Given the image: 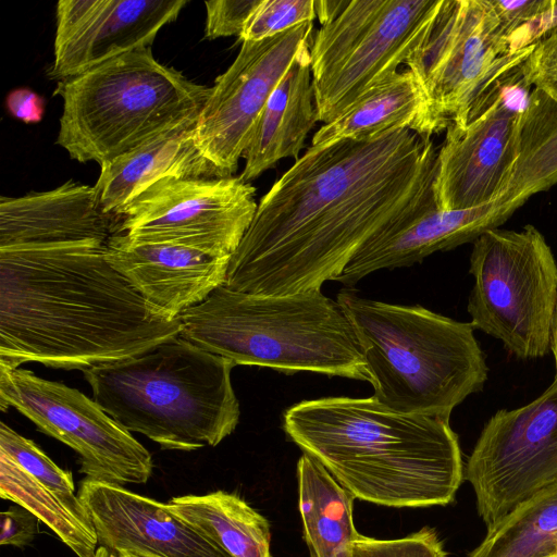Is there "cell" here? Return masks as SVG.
Returning a JSON list of instances; mask_svg holds the SVG:
<instances>
[{
  "label": "cell",
  "mask_w": 557,
  "mask_h": 557,
  "mask_svg": "<svg viewBox=\"0 0 557 557\" xmlns=\"http://www.w3.org/2000/svg\"><path fill=\"white\" fill-rule=\"evenodd\" d=\"M438 148L408 128L309 147L261 197L224 286L321 290L373 236L436 208Z\"/></svg>",
  "instance_id": "cell-1"
},
{
  "label": "cell",
  "mask_w": 557,
  "mask_h": 557,
  "mask_svg": "<svg viewBox=\"0 0 557 557\" xmlns=\"http://www.w3.org/2000/svg\"><path fill=\"white\" fill-rule=\"evenodd\" d=\"M91 242L0 250V366L82 370L178 336Z\"/></svg>",
  "instance_id": "cell-2"
},
{
  "label": "cell",
  "mask_w": 557,
  "mask_h": 557,
  "mask_svg": "<svg viewBox=\"0 0 557 557\" xmlns=\"http://www.w3.org/2000/svg\"><path fill=\"white\" fill-rule=\"evenodd\" d=\"M283 431L355 499L387 507L446 506L465 480L449 420L394 411L373 396L302 400Z\"/></svg>",
  "instance_id": "cell-3"
},
{
  "label": "cell",
  "mask_w": 557,
  "mask_h": 557,
  "mask_svg": "<svg viewBox=\"0 0 557 557\" xmlns=\"http://www.w3.org/2000/svg\"><path fill=\"white\" fill-rule=\"evenodd\" d=\"M235 366L178 335L83 372L92 399L125 430L162 449L190 451L216 446L236 429Z\"/></svg>",
  "instance_id": "cell-4"
},
{
  "label": "cell",
  "mask_w": 557,
  "mask_h": 557,
  "mask_svg": "<svg viewBox=\"0 0 557 557\" xmlns=\"http://www.w3.org/2000/svg\"><path fill=\"white\" fill-rule=\"evenodd\" d=\"M363 355L373 397L401 413L449 420L482 391L488 367L474 327L422 306L394 305L342 289L336 297Z\"/></svg>",
  "instance_id": "cell-5"
},
{
  "label": "cell",
  "mask_w": 557,
  "mask_h": 557,
  "mask_svg": "<svg viewBox=\"0 0 557 557\" xmlns=\"http://www.w3.org/2000/svg\"><path fill=\"white\" fill-rule=\"evenodd\" d=\"M180 322L181 337L236 366L370 381L350 321L321 290L259 296L222 285Z\"/></svg>",
  "instance_id": "cell-6"
},
{
  "label": "cell",
  "mask_w": 557,
  "mask_h": 557,
  "mask_svg": "<svg viewBox=\"0 0 557 557\" xmlns=\"http://www.w3.org/2000/svg\"><path fill=\"white\" fill-rule=\"evenodd\" d=\"M63 100L57 144L100 168L198 119L211 87L161 64L151 47L111 59L59 82Z\"/></svg>",
  "instance_id": "cell-7"
},
{
  "label": "cell",
  "mask_w": 557,
  "mask_h": 557,
  "mask_svg": "<svg viewBox=\"0 0 557 557\" xmlns=\"http://www.w3.org/2000/svg\"><path fill=\"white\" fill-rule=\"evenodd\" d=\"M443 0H345L310 46L318 122H332L406 64L426 40Z\"/></svg>",
  "instance_id": "cell-8"
},
{
  "label": "cell",
  "mask_w": 557,
  "mask_h": 557,
  "mask_svg": "<svg viewBox=\"0 0 557 557\" xmlns=\"http://www.w3.org/2000/svg\"><path fill=\"white\" fill-rule=\"evenodd\" d=\"M474 278L468 312L474 329L499 339L519 359L550 350L557 304V262L544 235L531 224L493 228L470 256Z\"/></svg>",
  "instance_id": "cell-9"
},
{
  "label": "cell",
  "mask_w": 557,
  "mask_h": 557,
  "mask_svg": "<svg viewBox=\"0 0 557 557\" xmlns=\"http://www.w3.org/2000/svg\"><path fill=\"white\" fill-rule=\"evenodd\" d=\"M533 46L513 52L484 84L461 122L446 128L433 182L438 210L480 207L504 194L517 159L519 121L532 90L521 63Z\"/></svg>",
  "instance_id": "cell-10"
},
{
  "label": "cell",
  "mask_w": 557,
  "mask_h": 557,
  "mask_svg": "<svg viewBox=\"0 0 557 557\" xmlns=\"http://www.w3.org/2000/svg\"><path fill=\"white\" fill-rule=\"evenodd\" d=\"M9 407L72 448L85 480L122 486L146 483L151 476L150 453L78 389L0 366V408Z\"/></svg>",
  "instance_id": "cell-11"
},
{
  "label": "cell",
  "mask_w": 557,
  "mask_h": 557,
  "mask_svg": "<svg viewBox=\"0 0 557 557\" xmlns=\"http://www.w3.org/2000/svg\"><path fill=\"white\" fill-rule=\"evenodd\" d=\"M510 52L490 0H443L426 40L406 62L426 100V135L463 119Z\"/></svg>",
  "instance_id": "cell-12"
},
{
  "label": "cell",
  "mask_w": 557,
  "mask_h": 557,
  "mask_svg": "<svg viewBox=\"0 0 557 557\" xmlns=\"http://www.w3.org/2000/svg\"><path fill=\"white\" fill-rule=\"evenodd\" d=\"M465 480L486 528L557 483V374L532 403L488 419L465 465Z\"/></svg>",
  "instance_id": "cell-13"
},
{
  "label": "cell",
  "mask_w": 557,
  "mask_h": 557,
  "mask_svg": "<svg viewBox=\"0 0 557 557\" xmlns=\"http://www.w3.org/2000/svg\"><path fill=\"white\" fill-rule=\"evenodd\" d=\"M256 188L239 176L161 180L121 212L120 233L231 257L249 228Z\"/></svg>",
  "instance_id": "cell-14"
},
{
  "label": "cell",
  "mask_w": 557,
  "mask_h": 557,
  "mask_svg": "<svg viewBox=\"0 0 557 557\" xmlns=\"http://www.w3.org/2000/svg\"><path fill=\"white\" fill-rule=\"evenodd\" d=\"M312 22L259 41H243L228 69L216 77L195 127L202 157L220 177L233 176L258 119L294 61L312 42Z\"/></svg>",
  "instance_id": "cell-15"
},
{
  "label": "cell",
  "mask_w": 557,
  "mask_h": 557,
  "mask_svg": "<svg viewBox=\"0 0 557 557\" xmlns=\"http://www.w3.org/2000/svg\"><path fill=\"white\" fill-rule=\"evenodd\" d=\"M186 0H60L53 62L59 82L126 52L150 47L159 30L176 20Z\"/></svg>",
  "instance_id": "cell-16"
},
{
  "label": "cell",
  "mask_w": 557,
  "mask_h": 557,
  "mask_svg": "<svg viewBox=\"0 0 557 557\" xmlns=\"http://www.w3.org/2000/svg\"><path fill=\"white\" fill-rule=\"evenodd\" d=\"M77 496L99 546L126 557H227L166 504L116 484L84 480Z\"/></svg>",
  "instance_id": "cell-17"
},
{
  "label": "cell",
  "mask_w": 557,
  "mask_h": 557,
  "mask_svg": "<svg viewBox=\"0 0 557 557\" xmlns=\"http://www.w3.org/2000/svg\"><path fill=\"white\" fill-rule=\"evenodd\" d=\"M106 259L158 313L174 320L224 285L231 257L117 233Z\"/></svg>",
  "instance_id": "cell-18"
},
{
  "label": "cell",
  "mask_w": 557,
  "mask_h": 557,
  "mask_svg": "<svg viewBox=\"0 0 557 557\" xmlns=\"http://www.w3.org/2000/svg\"><path fill=\"white\" fill-rule=\"evenodd\" d=\"M516 211L496 201L463 210L434 208L373 236L335 281L352 287L377 270L410 267L436 251L473 243L486 231L498 228Z\"/></svg>",
  "instance_id": "cell-19"
},
{
  "label": "cell",
  "mask_w": 557,
  "mask_h": 557,
  "mask_svg": "<svg viewBox=\"0 0 557 557\" xmlns=\"http://www.w3.org/2000/svg\"><path fill=\"white\" fill-rule=\"evenodd\" d=\"M117 215L104 212L94 186L67 181L59 187L0 198V250L82 243L108 244Z\"/></svg>",
  "instance_id": "cell-20"
},
{
  "label": "cell",
  "mask_w": 557,
  "mask_h": 557,
  "mask_svg": "<svg viewBox=\"0 0 557 557\" xmlns=\"http://www.w3.org/2000/svg\"><path fill=\"white\" fill-rule=\"evenodd\" d=\"M196 123L169 131L102 165L94 185L100 208L120 216L128 203L161 180L220 177L197 148Z\"/></svg>",
  "instance_id": "cell-21"
},
{
  "label": "cell",
  "mask_w": 557,
  "mask_h": 557,
  "mask_svg": "<svg viewBox=\"0 0 557 557\" xmlns=\"http://www.w3.org/2000/svg\"><path fill=\"white\" fill-rule=\"evenodd\" d=\"M318 122L310 48L289 66L269 97L245 151L239 177L250 182L286 158H299Z\"/></svg>",
  "instance_id": "cell-22"
},
{
  "label": "cell",
  "mask_w": 557,
  "mask_h": 557,
  "mask_svg": "<svg viewBox=\"0 0 557 557\" xmlns=\"http://www.w3.org/2000/svg\"><path fill=\"white\" fill-rule=\"evenodd\" d=\"M408 128L426 135V100L409 71L395 72L355 101L343 114L323 124L311 147H325L343 139H358L392 129Z\"/></svg>",
  "instance_id": "cell-23"
},
{
  "label": "cell",
  "mask_w": 557,
  "mask_h": 557,
  "mask_svg": "<svg viewBox=\"0 0 557 557\" xmlns=\"http://www.w3.org/2000/svg\"><path fill=\"white\" fill-rule=\"evenodd\" d=\"M298 509L310 557H352L360 533L354 522L355 497L317 460L297 462Z\"/></svg>",
  "instance_id": "cell-24"
},
{
  "label": "cell",
  "mask_w": 557,
  "mask_h": 557,
  "mask_svg": "<svg viewBox=\"0 0 557 557\" xmlns=\"http://www.w3.org/2000/svg\"><path fill=\"white\" fill-rule=\"evenodd\" d=\"M166 506L227 557H272L268 520L234 493L177 496Z\"/></svg>",
  "instance_id": "cell-25"
},
{
  "label": "cell",
  "mask_w": 557,
  "mask_h": 557,
  "mask_svg": "<svg viewBox=\"0 0 557 557\" xmlns=\"http://www.w3.org/2000/svg\"><path fill=\"white\" fill-rule=\"evenodd\" d=\"M557 183V102L532 88L520 117L517 159L497 200L519 209L531 196Z\"/></svg>",
  "instance_id": "cell-26"
},
{
  "label": "cell",
  "mask_w": 557,
  "mask_h": 557,
  "mask_svg": "<svg viewBox=\"0 0 557 557\" xmlns=\"http://www.w3.org/2000/svg\"><path fill=\"white\" fill-rule=\"evenodd\" d=\"M0 496L35 515L78 557L95 556L98 536L84 504H71L3 451H0Z\"/></svg>",
  "instance_id": "cell-27"
},
{
  "label": "cell",
  "mask_w": 557,
  "mask_h": 557,
  "mask_svg": "<svg viewBox=\"0 0 557 557\" xmlns=\"http://www.w3.org/2000/svg\"><path fill=\"white\" fill-rule=\"evenodd\" d=\"M467 557H557V483L487 528Z\"/></svg>",
  "instance_id": "cell-28"
},
{
  "label": "cell",
  "mask_w": 557,
  "mask_h": 557,
  "mask_svg": "<svg viewBox=\"0 0 557 557\" xmlns=\"http://www.w3.org/2000/svg\"><path fill=\"white\" fill-rule=\"evenodd\" d=\"M510 52L536 44L557 26L555 0H490Z\"/></svg>",
  "instance_id": "cell-29"
},
{
  "label": "cell",
  "mask_w": 557,
  "mask_h": 557,
  "mask_svg": "<svg viewBox=\"0 0 557 557\" xmlns=\"http://www.w3.org/2000/svg\"><path fill=\"white\" fill-rule=\"evenodd\" d=\"M0 451L71 504H83L75 495L72 473L60 468L33 441L22 436L4 422L0 423Z\"/></svg>",
  "instance_id": "cell-30"
},
{
  "label": "cell",
  "mask_w": 557,
  "mask_h": 557,
  "mask_svg": "<svg viewBox=\"0 0 557 557\" xmlns=\"http://www.w3.org/2000/svg\"><path fill=\"white\" fill-rule=\"evenodd\" d=\"M314 17L315 0H260L238 38L242 42L263 40Z\"/></svg>",
  "instance_id": "cell-31"
},
{
  "label": "cell",
  "mask_w": 557,
  "mask_h": 557,
  "mask_svg": "<svg viewBox=\"0 0 557 557\" xmlns=\"http://www.w3.org/2000/svg\"><path fill=\"white\" fill-rule=\"evenodd\" d=\"M352 557H447L438 532L430 527L399 539H374L359 534Z\"/></svg>",
  "instance_id": "cell-32"
},
{
  "label": "cell",
  "mask_w": 557,
  "mask_h": 557,
  "mask_svg": "<svg viewBox=\"0 0 557 557\" xmlns=\"http://www.w3.org/2000/svg\"><path fill=\"white\" fill-rule=\"evenodd\" d=\"M521 71L532 88L557 102V26L534 44Z\"/></svg>",
  "instance_id": "cell-33"
},
{
  "label": "cell",
  "mask_w": 557,
  "mask_h": 557,
  "mask_svg": "<svg viewBox=\"0 0 557 557\" xmlns=\"http://www.w3.org/2000/svg\"><path fill=\"white\" fill-rule=\"evenodd\" d=\"M260 0H214L206 1L205 37L240 36L245 23Z\"/></svg>",
  "instance_id": "cell-34"
},
{
  "label": "cell",
  "mask_w": 557,
  "mask_h": 557,
  "mask_svg": "<svg viewBox=\"0 0 557 557\" xmlns=\"http://www.w3.org/2000/svg\"><path fill=\"white\" fill-rule=\"evenodd\" d=\"M1 545L24 547L33 542L37 533L35 515L22 506L11 507L1 512Z\"/></svg>",
  "instance_id": "cell-35"
},
{
  "label": "cell",
  "mask_w": 557,
  "mask_h": 557,
  "mask_svg": "<svg viewBox=\"0 0 557 557\" xmlns=\"http://www.w3.org/2000/svg\"><path fill=\"white\" fill-rule=\"evenodd\" d=\"M9 113L24 123L40 122L44 116V99L28 88H15L5 98Z\"/></svg>",
  "instance_id": "cell-36"
},
{
  "label": "cell",
  "mask_w": 557,
  "mask_h": 557,
  "mask_svg": "<svg viewBox=\"0 0 557 557\" xmlns=\"http://www.w3.org/2000/svg\"><path fill=\"white\" fill-rule=\"evenodd\" d=\"M345 4V0H315V14L320 24L334 18Z\"/></svg>",
  "instance_id": "cell-37"
},
{
  "label": "cell",
  "mask_w": 557,
  "mask_h": 557,
  "mask_svg": "<svg viewBox=\"0 0 557 557\" xmlns=\"http://www.w3.org/2000/svg\"><path fill=\"white\" fill-rule=\"evenodd\" d=\"M550 351L554 356L556 374H557V304H556L554 321H553V326H552Z\"/></svg>",
  "instance_id": "cell-38"
},
{
  "label": "cell",
  "mask_w": 557,
  "mask_h": 557,
  "mask_svg": "<svg viewBox=\"0 0 557 557\" xmlns=\"http://www.w3.org/2000/svg\"><path fill=\"white\" fill-rule=\"evenodd\" d=\"M94 557H124L122 555H119L114 552L109 550L108 548L103 546H99L96 550V554Z\"/></svg>",
  "instance_id": "cell-39"
},
{
  "label": "cell",
  "mask_w": 557,
  "mask_h": 557,
  "mask_svg": "<svg viewBox=\"0 0 557 557\" xmlns=\"http://www.w3.org/2000/svg\"><path fill=\"white\" fill-rule=\"evenodd\" d=\"M124 557H126V556H124Z\"/></svg>",
  "instance_id": "cell-40"
}]
</instances>
